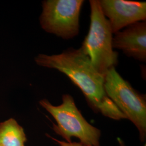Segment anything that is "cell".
Wrapping results in <instances>:
<instances>
[{"mask_svg": "<svg viewBox=\"0 0 146 146\" xmlns=\"http://www.w3.org/2000/svg\"><path fill=\"white\" fill-rule=\"evenodd\" d=\"M105 92L116 106L137 128L142 142L146 138L145 95L139 93L131 84L122 78L115 67L104 75Z\"/></svg>", "mask_w": 146, "mask_h": 146, "instance_id": "cell-4", "label": "cell"}, {"mask_svg": "<svg viewBox=\"0 0 146 146\" xmlns=\"http://www.w3.org/2000/svg\"><path fill=\"white\" fill-rule=\"evenodd\" d=\"M117 142H118V143H119V146H125V143H124V142H123V141H122V140L120 139V137H118V138L117 139ZM143 146H146V144H145V145Z\"/></svg>", "mask_w": 146, "mask_h": 146, "instance_id": "cell-10", "label": "cell"}, {"mask_svg": "<svg viewBox=\"0 0 146 146\" xmlns=\"http://www.w3.org/2000/svg\"><path fill=\"white\" fill-rule=\"evenodd\" d=\"M26 141L23 128L14 119L0 123V146H25Z\"/></svg>", "mask_w": 146, "mask_h": 146, "instance_id": "cell-8", "label": "cell"}, {"mask_svg": "<svg viewBox=\"0 0 146 146\" xmlns=\"http://www.w3.org/2000/svg\"><path fill=\"white\" fill-rule=\"evenodd\" d=\"M49 137H50L52 140L55 141L56 142H57L60 145V146H88L84 145L83 143H81V142H70V143H68L67 142H64V141H60L56 139L53 138L52 136L50 135H48Z\"/></svg>", "mask_w": 146, "mask_h": 146, "instance_id": "cell-9", "label": "cell"}, {"mask_svg": "<svg viewBox=\"0 0 146 146\" xmlns=\"http://www.w3.org/2000/svg\"><path fill=\"white\" fill-rule=\"evenodd\" d=\"M37 64L55 69L67 76L82 92L89 106L96 113L115 120L127 117L104 90V77L96 69L81 48H72L58 55L38 54L35 58Z\"/></svg>", "mask_w": 146, "mask_h": 146, "instance_id": "cell-1", "label": "cell"}, {"mask_svg": "<svg viewBox=\"0 0 146 146\" xmlns=\"http://www.w3.org/2000/svg\"></svg>", "mask_w": 146, "mask_h": 146, "instance_id": "cell-11", "label": "cell"}, {"mask_svg": "<svg viewBox=\"0 0 146 146\" xmlns=\"http://www.w3.org/2000/svg\"><path fill=\"white\" fill-rule=\"evenodd\" d=\"M90 25L87 35L80 48L88 56L94 67L104 76L118 63V53L113 47V33L104 16L99 0L89 1Z\"/></svg>", "mask_w": 146, "mask_h": 146, "instance_id": "cell-2", "label": "cell"}, {"mask_svg": "<svg viewBox=\"0 0 146 146\" xmlns=\"http://www.w3.org/2000/svg\"><path fill=\"white\" fill-rule=\"evenodd\" d=\"M39 104L56 121V125H52L53 131L67 142H72V138L75 137L86 146H100L101 131L84 118L71 95H63L62 103L57 106L47 99L41 100Z\"/></svg>", "mask_w": 146, "mask_h": 146, "instance_id": "cell-3", "label": "cell"}, {"mask_svg": "<svg viewBox=\"0 0 146 146\" xmlns=\"http://www.w3.org/2000/svg\"><path fill=\"white\" fill-rule=\"evenodd\" d=\"M83 0H47L42 2L40 22L42 29L65 40L78 35Z\"/></svg>", "mask_w": 146, "mask_h": 146, "instance_id": "cell-5", "label": "cell"}, {"mask_svg": "<svg viewBox=\"0 0 146 146\" xmlns=\"http://www.w3.org/2000/svg\"><path fill=\"white\" fill-rule=\"evenodd\" d=\"M113 47L121 50L129 57L142 62L146 61V22L131 25L114 34Z\"/></svg>", "mask_w": 146, "mask_h": 146, "instance_id": "cell-7", "label": "cell"}, {"mask_svg": "<svg viewBox=\"0 0 146 146\" xmlns=\"http://www.w3.org/2000/svg\"><path fill=\"white\" fill-rule=\"evenodd\" d=\"M113 34L136 22L145 21L146 3L125 0H99Z\"/></svg>", "mask_w": 146, "mask_h": 146, "instance_id": "cell-6", "label": "cell"}]
</instances>
